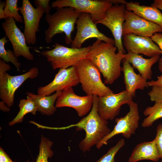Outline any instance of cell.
I'll list each match as a JSON object with an SVG mask.
<instances>
[{"mask_svg": "<svg viewBox=\"0 0 162 162\" xmlns=\"http://www.w3.org/2000/svg\"><path fill=\"white\" fill-rule=\"evenodd\" d=\"M117 49L112 44L97 39L89 51L88 58L102 74L105 84H112L120 75L121 63L125 54L119 51L116 53Z\"/></svg>", "mask_w": 162, "mask_h": 162, "instance_id": "1", "label": "cell"}, {"mask_svg": "<svg viewBox=\"0 0 162 162\" xmlns=\"http://www.w3.org/2000/svg\"><path fill=\"white\" fill-rule=\"evenodd\" d=\"M93 103L88 114L72 127H76L77 130H83L85 137L80 142V148L83 152L90 150L94 146L97 145L111 131L108 122L98 114L97 110L98 96L93 95Z\"/></svg>", "mask_w": 162, "mask_h": 162, "instance_id": "2", "label": "cell"}, {"mask_svg": "<svg viewBox=\"0 0 162 162\" xmlns=\"http://www.w3.org/2000/svg\"><path fill=\"white\" fill-rule=\"evenodd\" d=\"M80 13L73 8L65 7L57 8L53 14L46 15L45 19L48 27L44 32L46 42L50 43L56 35L64 33L66 43L71 44L73 40L72 34Z\"/></svg>", "mask_w": 162, "mask_h": 162, "instance_id": "3", "label": "cell"}, {"mask_svg": "<svg viewBox=\"0 0 162 162\" xmlns=\"http://www.w3.org/2000/svg\"><path fill=\"white\" fill-rule=\"evenodd\" d=\"M75 66L79 83L86 95L102 97L114 93L103 83L100 73L89 59H83Z\"/></svg>", "mask_w": 162, "mask_h": 162, "instance_id": "4", "label": "cell"}, {"mask_svg": "<svg viewBox=\"0 0 162 162\" xmlns=\"http://www.w3.org/2000/svg\"><path fill=\"white\" fill-rule=\"evenodd\" d=\"M54 48L40 52L50 62L54 70L66 69L75 66L82 60L88 58L91 45L80 48H69L56 43Z\"/></svg>", "mask_w": 162, "mask_h": 162, "instance_id": "5", "label": "cell"}, {"mask_svg": "<svg viewBox=\"0 0 162 162\" xmlns=\"http://www.w3.org/2000/svg\"><path fill=\"white\" fill-rule=\"evenodd\" d=\"M113 4L109 0H56L52 2L51 6L56 8L71 7L78 12L88 13L96 23L105 17L107 10Z\"/></svg>", "mask_w": 162, "mask_h": 162, "instance_id": "6", "label": "cell"}, {"mask_svg": "<svg viewBox=\"0 0 162 162\" xmlns=\"http://www.w3.org/2000/svg\"><path fill=\"white\" fill-rule=\"evenodd\" d=\"M128 105L129 112L124 116L116 118V124L113 129L96 146L97 148L100 149L104 145H106L110 139L116 135L121 134L123 137L129 139L135 134L139 127L140 120L138 104L132 100Z\"/></svg>", "mask_w": 162, "mask_h": 162, "instance_id": "7", "label": "cell"}, {"mask_svg": "<svg viewBox=\"0 0 162 162\" xmlns=\"http://www.w3.org/2000/svg\"><path fill=\"white\" fill-rule=\"evenodd\" d=\"M77 32L71 44V47L80 48L86 40L96 38L106 43L115 45L114 39L107 37L98 29L97 24L92 20L90 14L81 13L76 22Z\"/></svg>", "mask_w": 162, "mask_h": 162, "instance_id": "8", "label": "cell"}, {"mask_svg": "<svg viewBox=\"0 0 162 162\" xmlns=\"http://www.w3.org/2000/svg\"><path fill=\"white\" fill-rule=\"evenodd\" d=\"M126 10L125 4H115L107 10L105 16L103 20L95 23L101 24L110 30L114 38L115 46L118 51L124 54L126 52L122 44V37Z\"/></svg>", "mask_w": 162, "mask_h": 162, "instance_id": "9", "label": "cell"}, {"mask_svg": "<svg viewBox=\"0 0 162 162\" xmlns=\"http://www.w3.org/2000/svg\"><path fill=\"white\" fill-rule=\"evenodd\" d=\"M132 94L126 90L117 94H109L97 98V110L103 118L113 120L118 115L122 106L127 104L133 100Z\"/></svg>", "mask_w": 162, "mask_h": 162, "instance_id": "10", "label": "cell"}, {"mask_svg": "<svg viewBox=\"0 0 162 162\" xmlns=\"http://www.w3.org/2000/svg\"><path fill=\"white\" fill-rule=\"evenodd\" d=\"M38 74L36 67L31 68L26 73L11 76L6 72L0 75V98L7 106L11 107L14 103L15 93L17 89L27 80L33 79Z\"/></svg>", "mask_w": 162, "mask_h": 162, "instance_id": "11", "label": "cell"}, {"mask_svg": "<svg viewBox=\"0 0 162 162\" xmlns=\"http://www.w3.org/2000/svg\"><path fill=\"white\" fill-rule=\"evenodd\" d=\"M2 26L5 35L10 42L15 56L17 58L22 56L28 60H33L34 56L29 50L31 47L27 45L24 34L17 26L14 19L6 18Z\"/></svg>", "mask_w": 162, "mask_h": 162, "instance_id": "12", "label": "cell"}, {"mask_svg": "<svg viewBox=\"0 0 162 162\" xmlns=\"http://www.w3.org/2000/svg\"><path fill=\"white\" fill-rule=\"evenodd\" d=\"M125 20L123 25V35L133 34L151 38L156 33L162 32V28L158 25L137 15L132 11L125 10Z\"/></svg>", "mask_w": 162, "mask_h": 162, "instance_id": "13", "label": "cell"}, {"mask_svg": "<svg viewBox=\"0 0 162 162\" xmlns=\"http://www.w3.org/2000/svg\"><path fill=\"white\" fill-rule=\"evenodd\" d=\"M79 83L76 66L61 68L51 82L38 88L37 94L42 96H49L55 92L62 91Z\"/></svg>", "mask_w": 162, "mask_h": 162, "instance_id": "14", "label": "cell"}, {"mask_svg": "<svg viewBox=\"0 0 162 162\" xmlns=\"http://www.w3.org/2000/svg\"><path fill=\"white\" fill-rule=\"evenodd\" d=\"M18 9L22 15L26 43L34 45L37 42L36 33L39 30L40 21L44 13L34 8L28 0H23L21 6L18 7Z\"/></svg>", "mask_w": 162, "mask_h": 162, "instance_id": "15", "label": "cell"}, {"mask_svg": "<svg viewBox=\"0 0 162 162\" xmlns=\"http://www.w3.org/2000/svg\"><path fill=\"white\" fill-rule=\"evenodd\" d=\"M92 95L79 96L76 94L72 87L61 91L55 103L56 108L70 107L74 109L78 115L83 116L91 111L93 105Z\"/></svg>", "mask_w": 162, "mask_h": 162, "instance_id": "16", "label": "cell"}, {"mask_svg": "<svg viewBox=\"0 0 162 162\" xmlns=\"http://www.w3.org/2000/svg\"><path fill=\"white\" fill-rule=\"evenodd\" d=\"M123 45L128 53L142 54L151 57L162 54V52L150 37L133 34L123 35Z\"/></svg>", "mask_w": 162, "mask_h": 162, "instance_id": "17", "label": "cell"}, {"mask_svg": "<svg viewBox=\"0 0 162 162\" xmlns=\"http://www.w3.org/2000/svg\"><path fill=\"white\" fill-rule=\"evenodd\" d=\"M122 62L123 66L121 71L124 74L126 90L134 97L137 89L143 90L148 87L147 82L140 74H137L135 72L133 67L128 61L123 59Z\"/></svg>", "mask_w": 162, "mask_h": 162, "instance_id": "18", "label": "cell"}, {"mask_svg": "<svg viewBox=\"0 0 162 162\" xmlns=\"http://www.w3.org/2000/svg\"><path fill=\"white\" fill-rule=\"evenodd\" d=\"M160 58V55H157L146 58L139 54L128 53L125 54L124 59L131 64L133 67L138 70L141 76L147 80L152 79V67Z\"/></svg>", "mask_w": 162, "mask_h": 162, "instance_id": "19", "label": "cell"}, {"mask_svg": "<svg viewBox=\"0 0 162 162\" xmlns=\"http://www.w3.org/2000/svg\"><path fill=\"white\" fill-rule=\"evenodd\" d=\"M160 158L154 139L137 144L129 158V162H136L143 160L158 162Z\"/></svg>", "mask_w": 162, "mask_h": 162, "instance_id": "20", "label": "cell"}, {"mask_svg": "<svg viewBox=\"0 0 162 162\" xmlns=\"http://www.w3.org/2000/svg\"><path fill=\"white\" fill-rule=\"evenodd\" d=\"M126 9L162 28V13L159 9L151 6L140 5L138 2H127Z\"/></svg>", "mask_w": 162, "mask_h": 162, "instance_id": "21", "label": "cell"}, {"mask_svg": "<svg viewBox=\"0 0 162 162\" xmlns=\"http://www.w3.org/2000/svg\"><path fill=\"white\" fill-rule=\"evenodd\" d=\"M61 92H57L48 96H40L28 92L26 94L33 100L38 107V111L43 115L51 116L56 110L54 103Z\"/></svg>", "mask_w": 162, "mask_h": 162, "instance_id": "22", "label": "cell"}, {"mask_svg": "<svg viewBox=\"0 0 162 162\" xmlns=\"http://www.w3.org/2000/svg\"><path fill=\"white\" fill-rule=\"evenodd\" d=\"M26 98V99L20 100L18 105L20 111L14 118L9 122L10 126L22 122L24 116L27 113H31L35 115L38 111V107L32 99L28 95Z\"/></svg>", "mask_w": 162, "mask_h": 162, "instance_id": "23", "label": "cell"}, {"mask_svg": "<svg viewBox=\"0 0 162 162\" xmlns=\"http://www.w3.org/2000/svg\"><path fill=\"white\" fill-rule=\"evenodd\" d=\"M143 114L147 117L143 119L142 126L147 128L151 126L155 121L162 118V103L155 102L153 106H147Z\"/></svg>", "mask_w": 162, "mask_h": 162, "instance_id": "24", "label": "cell"}, {"mask_svg": "<svg viewBox=\"0 0 162 162\" xmlns=\"http://www.w3.org/2000/svg\"><path fill=\"white\" fill-rule=\"evenodd\" d=\"M53 144L52 141L42 136L39 146V153L35 162H48V158H51L53 154L51 148ZM26 162L29 161L27 160Z\"/></svg>", "mask_w": 162, "mask_h": 162, "instance_id": "25", "label": "cell"}, {"mask_svg": "<svg viewBox=\"0 0 162 162\" xmlns=\"http://www.w3.org/2000/svg\"><path fill=\"white\" fill-rule=\"evenodd\" d=\"M9 41L4 37L0 40V57L6 63L11 62L19 71L21 67V64L17 58L16 57L13 51L9 49L6 50L5 45Z\"/></svg>", "mask_w": 162, "mask_h": 162, "instance_id": "26", "label": "cell"}, {"mask_svg": "<svg viewBox=\"0 0 162 162\" xmlns=\"http://www.w3.org/2000/svg\"><path fill=\"white\" fill-rule=\"evenodd\" d=\"M17 0H6L4 8V14L5 18L12 17L16 21L22 23L24 22L22 16L18 12Z\"/></svg>", "mask_w": 162, "mask_h": 162, "instance_id": "27", "label": "cell"}, {"mask_svg": "<svg viewBox=\"0 0 162 162\" xmlns=\"http://www.w3.org/2000/svg\"><path fill=\"white\" fill-rule=\"evenodd\" d=\"M124 143V140L123 139H121L115 145L111 148L96 162H115L114 157L116 154L123 146Z\"/></svg>", "mask_w": 162, "mask_h": 162, "instance_id": "28", "label": "cell"}, {"mask_svg": "<svg viewBox=\"0 0 162 162\" xmlns=\"http://www.w3.org/2000/svg\"><path fill=\"white\" fill-rule=\"evenodd\" d=\"M148 95L151 101L162 103V86H152Z\"/></svg>", "mask_w": 162, "mask_h": 162, "instance_id": "29", "label": "cell"}, {"mask_svg": "<svg viewBox=\"0 0 162 162\" xmlns=\"http://www.w3.org/2000/svg\"><path fill=\"white\" fill-rule=\"evenodd\" d=\"M156 131V136L154 139L156 142L160 158L162 160V124L160 123L158 125Z\"/></svg>", "mask_w": 162, "mask_h": 162, "instance_id": "30", "label": "cell"}, {"mask_svg": "<svg viewBox=\"0 0 162 162\" xmlns=\"http://www.w3.org/2000/svg\"><path fill=\"white\" fill-rule=\"evenodd\" d=\"M50 2L49 0H35L34 1V3L37 8L47 15L50 14L52 8L49 4Z\"/></svg>", "mask_w": 162, "mask_h": 162, "instance_id": "31", "label": "cell"}, {"mask_svg": "<svg viewBox=\"0 0 162 162\" xmlns=\"http://www.w3.org/2000/svg\"><path fill=\"white\" fill-rule=\"evenodd\" d=\"M151 38L162 52V33L161 32L155 33Z\"/></svg>", "mask_w": 162, "mask_h": 162, "instance_id": "32", "label": "cell"}, {"mask_svg": "<svg viewBox=\"0 0 162 162\" xmlns=\"http://www.w3.org/2000/svg\"><path fill=\"white\" fill-rule=\"evenodd\" d=\"M11 67L9 64H7L4 61L0 59V75H2L6 73L8 70L11 69Z\"/></svg>", "mask_w": 162, "mask_h": 162, "instance_id": "33", "label": "cell"}, {"mask_svg": "<svg viewBox=\"0 0 162 162\" xmlns=\"http://www.w3.org/2000/svg\"><path fill=\"white\" fill-rule=\"evenodd\" d=\"M156 80H152L147 82V83L148 86H162V75L158 76Z\"/></svg>", "mask_w": 162, "mask_h": 162, "instance_id": "34", "label": "cell"}, {"mask_svg": "<svg viewBox=\"0 0 162 162\" xmlns=\"http://www.w3.org/2000/svg\"><path fill=\"white\" fill-rule=\"evenodd\" d=\"M12 161L1 147L0 149V162H9Z\"/></svg>", "mask_w": 162, "mask_h": 162, "instance_id": "35", "label": "cell"}, {"mask_svg": "<svg viewBox=\"0 0 162 162\" xmlns=\"http://www.w3.org/2000/svg\"><path fill=\"white\" fill-rule=\"evenodd\" d=\"M6 4V1H0V19H5L4 14V8Z\"/></svg>", "mask_w": 162, "mask_h": 162, "instance_id": "36", "label": "cell"}, {"mask_svg": "<svg viewBox=\"0 0 162 162\" xmlns=\"http://www.w3.org/2000/svg\"><path fill=\"white\" fill-rule=\"evenodd\" d=\"M151 6L162 10V0H154Z\"/></svg>", "mask_w": 162, "mask_h": 162, "instance_id": "37", "label": "cell"}, {"mask_svg": "<svg viewBox=\"0 0 162 162\" xmlns=\"http://www.w3.org/2000/svg\"><path fill=\"white\" fill-rule=\"evenodd\" d=\"M0 108L4 112H8L10 110L9 107L2 100L0 102Z\"/></svg>", "mask_w": 162, "mask_h": 162, "instance_id": "38", "label": "cell"}, {"mask_svg": "<svg viewBox=\"0 0 162 162\" xmlns=\"http://www.w3.org/2000/svg\"><path fill=\"white\" fill-rule=\"evenodd\" d=\"M113 4H126L127 2L124 0H109Z\"/></svg>", "mask_w": 162, "mask_h": 162, "instance_id": "39", "label": "cell"}, {"mask_svg": "<svg viewBox=\"0 0 162 162\" xmlns=\"http://www.w3.org/2000/svg\"><path fill=\"white\" fill-rule=\"evenodd\" d=\"M158 67L160 71L162 73V57L160 58L158 60Z\"/></svg>", "mask_w": 162, "mask_h": 162, "instance_id": "40", "label": "cell"}, {"mask_svg": "<svg viewBox=\"0 0 162 162\" xmlns=\"http://www.w3.org/2000/svg\"><path fill=\"white\" fill-rule=\"evenodd\" d=\"M9 162H13V161H11Z\"/></svg>", "mask_w": 162, "mask_h": 162, "instance_id": "41", "label": "cell"}, {"mask_svg": "<svg viewBox=\"0 0 162 162\" xmlns=\"http://www.w3.org/2000/svg\"><path fill=\"white\" fill-rule=\"evenodd\" d=\"M160 162H162V160H161V161H160Z\"/></svg>", "mask_w": 162, "mask_h": 162, "instance_id": "42", "label": "cell"}]
</instances>
